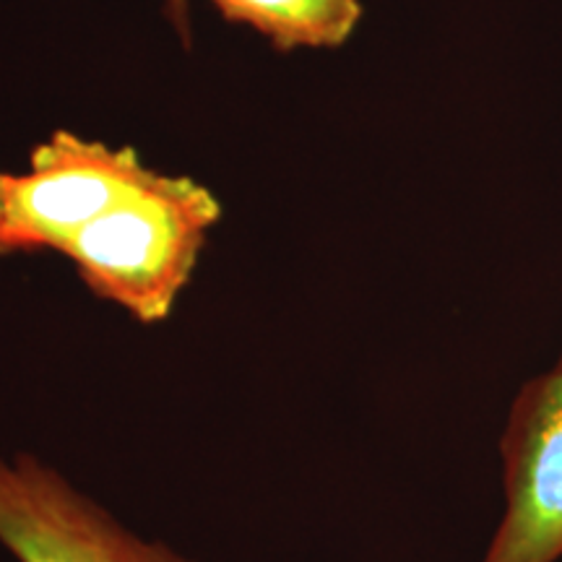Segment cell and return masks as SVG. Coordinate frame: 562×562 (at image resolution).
Segmentation results:
<instances>
[{
	"instance_id": "obj_2",
	"label": "cell",
	"mask_w": 562,
	"mask_h": 562,
	"mask_svg": "<svg viewBox=\"0 0 562 562\" xmlns=\"http://www.w3.org/2000/svg\"><path fill=\"white\" fill-rule=\"evenodd\" d=\"M149 175L128 146L112 149L68 131L53 133L32 151L30 170L0 178V250L60 252Z\"/></svg>"
},
{
	"instance_id": "obj_1",
	"label": "cell",
	"mask_w": 562,
	"mask_h": 562,
	"mask_svg": "<svg viewBox=\"0 0 562 562\" xmlns=\"http://www.w3.org/2000/svg\"><path fill=\"white\" fill-rule=\"evenodd\" d=\"M222 206L191 178L154 172L60 250L97 297L140 323L172 313Z\"/></svg>"
},
{
	"instance_id": "obj_4",
	"label": "cell",
	"mask_w": 562,
	"mask_h": 562,
	"mask_svg": "<svg viewBox=\"0 0 562 562\" xmlns=\"http://www.w3.org/2000/svg\"><path fill=\"white\" fill-rule=\"evenodd\" d=\"M503 524L482 562L562 558V360L513 402L503 442Z\"/></svg>"
},
{
	"instance_id": "obj_3",
	"label": "cell",
	"mask_w": 562,
	"mask_h": 562,
	"mask_svg": "<svg viewBox=\"0 0 562 562\" xmlns=\"http://www.w3.org/2000/svg\"><path fill=\"white\" fill-rule=\"evenodd\" d=\"M0 544L19 562H195L136 537L34 456L0 459Z\"/></svg>"
},
{
	"instance_id": "obj_5",
	"label": "cell",
	"mask_w": 562,
	"mask_h": 562,
	"mask_svg": "<svg viewBox=\"0 0 562 562\" xmlns=\"http://www.w3.org/2000/svg\"><path fill=\"white\" fill-rule=\"evenodd\" d=\"M229 21L248 24L277 47H336L360 24V0H209Z\"/></svg>"
},
{
	"instance_id": "obj_6",
	"label": "cell",
	"mask_w": 562,
	"mask_h": 562,
	"mask_svg": "<svg viewBox=\"0 0 562 562\" xmlns=\"http://www.w3.org/2000/svg\"><path fill=\"white\" fill-rule=\"evenodd\" d=\"M165 3H167V11H170L172 21L182 32V37H188V0H165Z\"/></svg>"
},
{
	"instance_id": "obj_7",
	"label": "cell",
	"mask_w": 562,
	"mask_h": 562,
	"mask_svg": "<svg viewBox=\"0 0 562 562\" xmlns=\"http://www.w3.org/2000/svg\"><path fill=\"white\" fill-rule=\"evenodd\" d=\"M0 178H3V172H0ZM0 258H3V250H0Z\"/></svg>"
}]
</instances>
